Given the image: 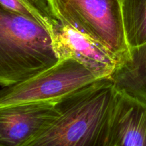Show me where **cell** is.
Segmentation results:
<instances>
[{"mask_svg":"<svg viewBox=\"0 0 146 146\" xmlns=\"http://www.w3.org/2000/svg\"><path fill=\"white\" fill-rule=\"evenodd\" d=\"M119 90L110 77L57 100L59 115L24 146H113L111 123Z\"/></svg>","mask_w":146,"mask_h":146,"instance_id":"obj_1","label":"cell"},{"mask_svg":"<svg viewBox=\"0 0 146 146\" xmlns=\"http://www.w3.org/2000/svg\"><path fill=\"white\" fill-rule=\"evenodd\" d=\"M58 61L48 29L0 5V86L31 78Z\"/></svg>","mask_w":146,"mask_h":146,"instance_id":"obj_2","label":"cell"},{"mask_svg":"<svg viewBox=\"0 0 146 146\" xmlns=\"http://www.w3.org/2000/svg\"><path fill=\"white\" fill-rule=\"evenodd\" d=\"M63 24L94 40L118 58L120 66L129 61L121 0H47Z\"/></svg>","mask_w":146,"mask_h":146,"instance_id":"obj_3","label":"cell"},{"mask_svg":"<svg viewBox=\"0 0 146 146\" xmlns=\"http://www.w3.org/2000/svg\"><path fill=\"white\" fill-rule=\"evenodd\" d=\"M99 78L73 58L57 64L31 78L0 89V107L55 101Z\"/></svg>","mask_w":146,"mask_h":146,"instance_id":"obj_4","label":"cell"},{"mask_svg":"<svg viewBox=\"0 0 146 146\" xmlns=\"http://www.w3.org/2000/svg\"><path fill=\"white\" fill-rule=\"evenodd\" d=\"M49 31L59 61L73 58L99 78L111 77L121 64L118 58L104 46L58 19Z\"/></svg>","mask_w":146,"mask_h":146,"instance_id":"obj_5","label":"cell"},{"mask_svg":"<svg viewBox=\"0 0 146 146\" xmlns=\"http://www.w3.org/2000/svg\"><path fill=\"white\" fill-rule=\"evenodd\" d=\"M57 100L0 107V146H24L59 115Z\"/></svg>","mask_w":146,"mask_h":146,"instance_id":"obj_6","label":"cell"},{"mask_svg":"<svg viewBox=\"0 0 146 146\" xmlns=\"http://www.w3.org/2000/svg\"><path fill=\"white\" fill-rule=\"evenodd\" d=\"M111 131L113 146H146V98L119 91Z\"/></svg>","mask_w":146,"mask_h":146,"instance_id":"obj_7","label":"cell"},{"mask_svg":"<svg viewBox=\"0 0 146 146\" xmlns=\"http://www.w3.org/2000/svg\"><path fill=\"white\" fill-rule=\"evenodd\" d=\"M110 78L121 91L146 98V44L131 49V58Z\"/></svg>","mask_w":146,"mask_h":146,"instance_id":"obj_8","label":"cell"},{"mask_svg":"<svg viewBox=\"0 0 146 146\" xmlns=\"http://www.w3.org/2000/svg\"><path fill=\"white\" fill-rule=\"evenodd\" d=\"M125 38L130 50L146 44V0H121Z\"/></svg>","mask_w":146,"mask_h":146,"instance_id":"obj_9","label":"cell"},{"mask_svg":"<svg viewBox=\"0 0 146 146\" xmlns=\"http://www.w3.org/2000/svg\"><path fill=\"white\" fill-rule=\"evenodd\" d=\"M0 5L37 21L49 31L58 20L47 0H0Z\"/></svg>","mask_w":146,"mask_h":146,"instance_id":"obj_10","label":"cell"}]
</instances>
